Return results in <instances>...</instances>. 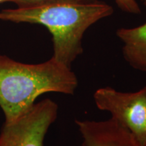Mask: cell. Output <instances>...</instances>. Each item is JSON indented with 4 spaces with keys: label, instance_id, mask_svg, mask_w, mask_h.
Returning <instances> with one entry per match:
<instances>
[{
    "label": "cell",
    "instance_id": "1",
    "mask_svg": "<svg viewBox=\"0 0 146 146\" xmlns=\"http://www.w3.org/2000/svg\"><path fill=\"white\" fill-rule=\"evenodd\" d=\"M113 12L111 5L99 0L54 1L3 9L0 10V21L43 25L52 35V57L72 68L74 60L83 52L82 41L85 31Z\"/></svg>",
    "mask_w": 146,
    "mask_h": 146
},
{
    "label": "cell",
    "instance_id": "2",
    "mask_svg": "<svg viewBox=\"0 0 146 146\" xmlns=\"http://www.w3.org/2000/svg\"><path fill=\"white\" fill-rule=\"evenodd\" d=\"M78 84L72 68L53 57L31 64L0 55V107L5 122L25 114L38 97L46 93L73 95Z\"/></svg>",
    "mask_w": 146,
    "mask_h": 146
},
{
    "label": "cell",
    "instance_id": "3",
    "mask_svg": "<svg viewBox=\"0 0 146 146\" xmlns=\"http://www.w3.org/2000/svg\"><path fill=\"white\" fill-rule=\"evenodd\" d=\"M94 100L100 110L125 128L141 146H146V85L135 92H122L110 87L95 91Z\"/></svg>",
    "mask_w": 146,
    "mask_h": 146
},
{
    "label": "cell",
    "instance_id": "4",
    "mask_svg": "<svg viewBox=\"0 0 146 146\" xmlns=\"http://www.w3.org/2000/svg\"><path fill=\"white\" fill-rule=\"evenodd\" d=\"M58 106L45 99L11 122H4L0 132V146H43L45 135L56 121Z\"/></svg>",
    "mask_w": 146,
    "mask_h": 146
},
{
    "label": "cell",
    "instance_id": "5",
    "mask_svg": "<svg viewBox=\"0 0 146 146\" xmlns=\"http://www.w3.org/2000/svg\"><path fill=\"white\" fill-rule=\"evenodd\" d=\"M83 146H141L127 129L113 118L76 120Z\"/></svg>",
    "mask_w": 146,
    "mask_h": 146
},
{
    "label": "cell",
    "instance_id": "6",
    "mask_svg": "<svg viewBox=\"0 0 146 146\" xmlns=\"http://www.w3.org/2000/svg\"><path fill=\"white\" fill-rule=\"evenodd\" d=\"M116 35L123 43L126 62L132 68L146 72V23L135 28L118 29Z\"/></svg>",
    "mask_w": 146,
    "mask_h": 146
},
{
    "label": "cell",
    "instance_id": "7",
    "mask_svg": "<svg viewBox=\"0 0 146 146\" xmlns=\"http://www.w3.org/2000/svg\"><path fill=\"white\" fill-rule=\"evenodd\" d=\"M114 1L118 8L127 13L138 14L141 12L137 0H114Z\"/></svg>",
    "mask_w": 146,
    "mask_h": 146
},
{
    "label": "cell",
    "instance_id": "8",
    "mask_svg": "<svg viewBox=\"0 0 146 146\" xmlns=\"http://www.w3.org/2000/svg\"><path fill=\"white\" fill-rule=\"evenodd\" d=\"M70 1V2H85L92 1L96 0H5V2H12L17 5V7L26 6L39 3L47 2V1Z\"/></svg>",
    "mask_w": 146,
    "mask_h": 146
},
{
    "label": "cell",
    "instance_id": "9",
    "mask_svg": "<svg viewBox=\"0 0 146 146\" xmlns=\"http://www.w3.org/2000/svg\"><path fill=\"white\" fill-rule=\"evenodd\" d=\"M141 1L143 3V4L146 6V0H141Z\"/></svg>",
    "mask_w": 146,
    "mask_h": 146
},
{
    "label": "cell",
    "instance_id": "10",
    "mask_svg": "<svg viewBox=\"0 0 146 146\" xmlns=\"http://www.w3.org/2000/svg\"><path fill=\"white\" fill-rule=\"evenodd\" d=\"M5 0H0V3H3V2H5Z\"/></svg>",
    "mask_w": 146,
    "mask_h": 146
}]
</instances>
